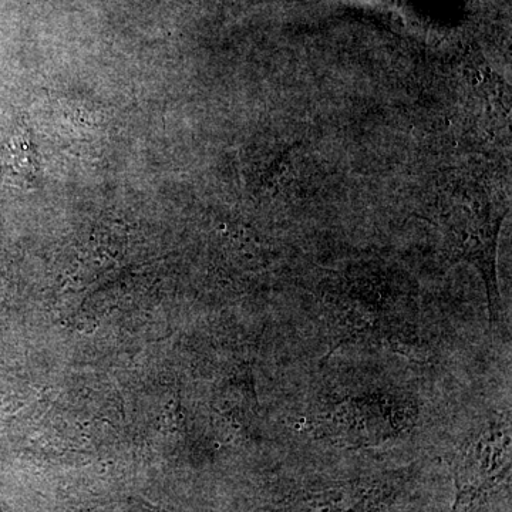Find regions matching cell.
<instances>
[{"mask_svg":"<svg viewBox=\"0 0 512 512\" xmlns=\"http://www.w3.org/2000/svg\"><path fill=\"white\" fill-rule=\"evenodd\" d=\"M453 468L457 483L453 512H463L510 473V416L495 417L474 430L458 448Z\"/></svg>","mask_w":512,"mask_h":512,"instance_id":"6da1fadb","label":"cell"}]
</instances>
